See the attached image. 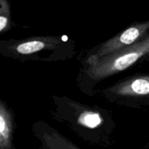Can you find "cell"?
<instances>
[{
  "instance_id": "obj_6",
  "label": "cell",
  "mask_w": 149,
  "mask_h": 149,
  "mask_svg": "<svg viewBox=\"0 0 149 149\" xmlns=\"http://www.w3.org/2000/svg\"><path fill=\"white\" fill-rule=\"evenodd\" d=\"M79 123L89 128H95L102 122V119L98 113L94 112H84L78 119Z\"/></svg>"
},
{
  "instance_id": "obj_4",
  "label": "cell",
  "mask_w": 149,
  "mask_h": 149,
  "mask_svg": "<svg viewBox=\"0 0 149 149\" xmlns=\"http://www.w3.org/2000/svg\"><path fill=\"white\" fill-rule=\"evenodd\" d=\"M11 125L9 116L5 111L0 107V147H5L9 144Z\"/></svg>"
},
{
  "instance_id": "obj_3",
  "label": "cell",
  "mask_w": 149,
  "mask_h": 149,
  "mask_svg": "<svg viewBox=\"0 0 149 149\" xmlns=\"http://www.w3.org/2000/svg\"><path fill=\"white\" fill-rule=\"evenodd\" d=\"M118 95L137 96L149 94V76L136 77L118 83L110 89Z\"/></svg>"
},
{
  "instance_id": "obj_7",
  "label": "cell",
  "mask_w": 149,
  "mask_h": 149,
  "mask_svg": "<svg viewBox=\"0 0 149 149\" xmlns=\"http://www.w3.org/2000/svg\"><path fill=\"white\" fill-rule=\"evenodd\" d=\"M10 17V4L7 0H0V31L7 26Z\"/></svg>"
},
{
  "instance_id": "obj_2",
  "label": "cell",
  "mask_w": 149,
  "mask_h": 149,
  "mask_svg": "<svg viewBox=\"0 0 149 149\" xmlns=\"http://www.w3.org/2000/svg\"><path fill=\"white\" fill-rule=\"evenodd\" d=\"M149 30V20L143 23H136L130 26L120 34L116 35L104 43L96 52L88 59V63L91 65L97 60L124 49L138 42Z\"/></svg>"
},
{
  "instance_id": "obj_5",
  "label": "cell",
  "mask_w": 149,
  "mask_h": 149,
  "mask_svg": "<svg viewBox=\"0 0 149 149\" xmlns=\"http://www.w3.org/2000/svg\"><path fill=\"white\" fill-rule=\"evenodd\" d=\"M46 47L47 44L44 41L32 40L18 45L16 47V50L18 53L27 55L42 50Z\"/></svg>"
},
{
  "instance_id": "obj_1",
  "label": "cell",
  "mask_w": 149,
  "mask_h": 149,
  "mask_svg": "<svg viewBox=\"0 0 149 149\" xmlns=\"http://www.w3.org/2000/svg\"><path fill=\"white\" fill-rule=\"evenodd\" d=\"M149 54V35L136 43L97 60L90 65L88 73L93 79H101L127 69Z\"/></svg>"
}]
</instances>
